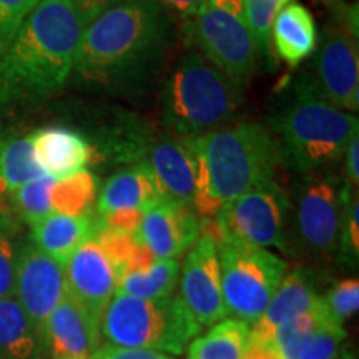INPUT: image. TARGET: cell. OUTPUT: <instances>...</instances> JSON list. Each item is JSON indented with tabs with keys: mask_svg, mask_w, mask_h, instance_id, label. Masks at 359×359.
Here are the masks:
<instances>
[{
	"mask_svg": "<svg viewBox=\"0 0 359 359\" xmlns=\"http://www.w3.org/2000/svg\"><path fill=\"white\" fill-rule=\"evenodd\" d=\"M107 0H40L0 60V102L39 100L70 77L83 30Z\"/></svg>",
	"mask_w": 359,
	"mask_h": 359,
	"instance_id": "obj_1",
	"label": "cell"
},
{
	"mask_svg": "<svg viewBox=\"0 0 359 359\" xmlns=\"http://www.w3.org/2000/svg\"><path fill=\"white\" fill-rule=\"evenodd\" d=\"M170 17L158 0H122L83 30L74 70L87 82L125 85L142 79L163 53Z\"/></svg>",
	"mask_w": 359,
	"mask_h": 359,
	"instance_id": "obj_2",
	"label": "cell"
},
{
	"mask_svg": "<svg viewBox=\"0 0 359 359\" xmlns=\"http://www.w3.org/2000/svg\"><path fill=\"white\" fill-rule=\"evenodd\" d=\"M185 140L196 161L190 206L201 218H215L251 188L276 180L283 165L275 135L257 122L228 125Z\"/></svg>",
	"mask_w": 359,
	"mask_h": 359,
	"instance_id": "obj_3",
	"label": "cell"
},
{
	"mask_svg": "<svg viewBox=\"0 0 359 359\" xmlns=\"http://www.w3.org/2000/svg\"><path fill=\"white\" fill-rule=\"evenodd\" d=\"M358 127L356 115L326 102L309 80L296 87L271 118L283 165L303 175L325 172L338 163Z\"/></svg>",
	"mask_w": 359,
	"mask_h": 359,
	"instance_id": "obj_4",
	"label": "cell"
},
{
	"mask_svg": "<svg viewBox=\"0 0 359 359\" xmlns=\"http://www.w3.org/2000/svg\"><path fill=\"white\" fill-rule=\"evenodd\" d=\"M243 103V85L198 52L180 60L163 92V122L175 137L193 138L231 122Z\"/></svg>",
	"mask_w": 359,
	"mask_h": 359,
	"instance_id": "obj_5",
	"label": "cell"
},
{
	"mask_svg": "<svg viewBox=\"0 0 359 359\" xmlns=\"http://www.w3.org/2000/svg\"><path fill=\"white\" fill-rule=\"evenodd\" d=\"M201 331L180 294L135 298L115 293L100 321L107 343L182 354Z\"/></svg>",
	"mask_w": 359,
	"mask_h": 359,
	"instance_id": "obj_6",
	"label": "cell"
},
{
	"mask_svg": "<svg viewBox=\"0 0 359 359\" xmlns=\"http://www.w3.org/2000/svg\"><path fill=\"white\" fill-rule=\"evenodd\" d=\"M183 32L188 45L236 83L245 85L257 72L259 53L243 0H203L183 19Z\"/></svg>",
	"mask_w": 359,
	"mask_h": 359,
	"instance_id": "obj_7",
	"label": "cell"
},
{
	"mask_svg": "<svg viewBox=\"0 0 359 359\" xmlns=\"http://www.w3.org/2000/svg\"><path fill=\"white\" fill-rule=\"evenodd\" d=\"M217 248L228 314L251 326L276 293L288 263L268 248L228 236Z\"/></svg>",
	"mask_w": 359,
	"mask_h": 359,
	"instance_id": "obj_8",
	"label": "cell"
},
{
	"mask_svg": "<svg viewBox=\"0 0 359 359\" xmlns=\"http://www.w3.org/2000/svg\"><path fill=\"white\" fill-rule=\"evenodd\" d=\"M351 195L353 188L341 185L334 175H304L294 203V230L304 248L323 258L338 251L341 223Z\"/></svg>",
	"mask_w": 359,
	"mask_h": 359,
	"instance_id": "obj_9",
	"label": "cell"
},
{
	"mask_svg": "<svg viewBox=\"0 0 359 359\" xmlns=\"http://www.w3.org/2000/svg\"><path fill=\"white\" fill-rule=\"evenodd\" d=\"M290 210L291 205L285 190L276 180H271L224 205L215 218L228 238L262 248L286 251Z\"/></svg>",
	"mask_w": 359,
	"mask_h": 359,
	"instance_id": "obj_10",
	"label": "cell"
},
{
	"mask_svg": "<svg viewBox=\"0 0 359 359\" xmlns=\"http://www.w3.org/2000/svg\"><path fill=\"white\" fill-rule=\"evenodd\" d=\"M330 27L316 62L313 87L320 95L344 111L359 109V52L358 39L343 25Z\"/></svg>",
	"mask_w": 359,
	"mask_h": 359,
	"instance_id": "obj_11",
	"label": "cell"
},
{
	"mask_svg": "<svg viewBox=\"0 0 359 359\" xmlns=\"http://www.w3.org/2000/svg\"><path fill=\"white\" fill-rule=\"evenodd\" d=\"M180 288V298L201 327L213 326L228 318L223 299L218 248L210 236L200 235L195 245L188 250L182 266Z\"/></svg>",
	"mask_w": 359,
	"mask_h": 359,
	"instance_id": "obj_12",
	"label": "cell"
},
{
	"mask_svg": "<svg viewBox=\"0 0 359 359\" xmlns=\"http://www.w3.org/2000/svg\"><path fill=\"white\" fill-rule=\"evenodd\" d=\"M67 293L64 264L27 245L15 262L13 294L42 338L43 323Z\"/></svg>",
	"mask_w": 359,
	"mask_h": 359,
	"instance_id": "obj_13",
	"label": "cell"
},
{
	"mask_svg": "<svg viewBox=\"0 0 359 359\" xmlns=\"http://www.w3.org/2000/svg\"><path fill=\"white\" fill-rule=\"evenodd\" d=\"M100 321L69 291L43 323V346L52 359H87L100 348Z\"/></svg>",
	"mask_w": 359,
	"mask_h": 359,
	"instance_id": "obj_14",
	"label": "cell"
},
{
	"mask_svg": "<svg viewBox=\"0 0 359 359\" xmlns=\"http://www.w3.org/2000/svg\"><path fill=\"white\" fill-rule=\"evenodd\" d=\"M67 291L98 321L115 294V268L95 238L79 246L64 264Z\"/></svg>",
	"mask_w": 359,
	"mask_h": 359,
	"instance_id": "obj_15",
	"label": "cell"
},
{
	"mask_svg": "<svg viewBox=\"0 0 359 359\" xmlns=\"http://www.w3.org/2000/svg\"><path fill=\"white\" fill-rule=\"evenodd\" d=\"M200 236V218L190 205L163 201L143 215L138 238L156 259H177Z\"/></svg>",
	"mask_w": 359,
	"mask_h": 359,
	"instance_id": "obj_16",
	"label": "cell"
},
{
	"mask_svg": "<svg viewBox=\"0 0 359 359\" xmlns=\"http://www.w3.org/2000/svg\"><path fill=\"white\" fill-rule=\"evenodd\" d=\"M142 163L148 165L165 201L191 205L196 161L185 138L175 135L151 138Z\"/></svg>",
	"mask_w": 359,
	"mask_h": 359,
	"instance_id": "obj_17",
	"label": "cell"
},
{
	"mask_svg": "<svg viewBox=\"0 0 359 359\" xmlns=\"http://www.w3.org/2000/svg\"><path fill=\"white\" fill-rule=\"evenodd\" d=\"M39 167L53 180L85 172L95 160V148L82 133L65 127H47L29 135Z\"/></svg>",
	"mask_w": 359,
	"mask_h": 359,
	"instance_id": "obj_18",
	"label": "cell"
},
{
	"mask_svg": "<svg viewBox=\"0 0 359 359\" xmlns=\"http://www.w3.org/2000/svg\"><path fill=\"white\" fill-rule=\"evenodd\" d=\"M320 299L316 280L308 269L296 268L286 273L276 293L269 299L262 316L250 327L248 341H268L286 321L306 311Z\"/></svg>",
	"mask_w": 359,
	"mask_h": 359,
	"instance_id": "obj_19",
	"label": "cell"
},
{
	"mask_svg": "<svg viewBox=\"0 0 359 359\" xmlns=\"http://www.w3.org/2000/svg\"><path fill=\"white\" fill-rule=\"evenodd\" d=\"M163 201L148 165L137 163L107 180L97 196V212L107 215L118 210H140L147 213Z\"/></svg>",
	"mask_w": 359,
	"mask_h": 359,
	"instance_id": "obj_20",
	"label": "cell"
},
{
	"mask_svg": "<svg viewBox=\"0 0 359 359\" xmlns=\"http://www.w3.org/2000/svg\"><path fill=\"white\" fill-rule=\"evenodd\" d=\"M98 218L92 215H50L32 224V241L40 251L65 264L80 245L95 236Z\"/></svg>",
	"mask_w": 359,
	"mask_h": 359,
	"instance_id": "obj_21",
	"label": "cell"
},
{
	"mask_svg": "<svg viewBox=\"0 0 359 359\" xmlns=\"http://www.w3.org/2000/svg\"><path fill=\"white\" fill-rule=\"evenodd\" d=\"M271 39L276 55L290 67H298L316 50L318 32L311 12L302 4H288L273 22Z\"/></svg>",
	"mask_w": 359,
	"mask_h": 359,
	"instance_id": "obj_22",
	"label": "cell"
},
{
	"mask_svg": "<svg viewBox=\"0 0 359 359\" xmlns=\"http://www.w3.org/2000/svg\"><path fill=\"white\" fill-rule=\"evenodd\" d=\"M43 341L19 302L0 299V359H42Z\"/></svg>",
	"mask_w": 359,
	"mask_h": 359,
	"instance_id": "obj_23",
	"label": "cell"
},
{
	"mask_svg": "<svg viewBox=\"0 0 359 359\" xmlns=\"http://www.w3.org/2000/svg\"><path fill=\"white\" fill-rule=\"evenodd\" d=\"M250 326L240 320H222L203 336L191 339L187 359H241Z\"/></svg>",
	"mask_w": 359,
	"mask_h": 359,
	"instance_id": "obj_24",
	"label": "cell"
},
{
	"mask_svg": "<svg viewBox=\"0 0 359 359\" xmlns=\"http://www.w3.org/2000/svg\"><path fill=\"white\" fill-rule=\"evenodd\" d=\"M178 278L180 266L177 259H156L147 271L128 273L116 278L115 293L135 298H163L173 294Z\"/></svg>",
	"mask_w": 359,
	"mask_h": 359,
	"instance_id": "obj_25",
	"label": "cell"
},
{
	"mask_svg": "<svg viewBox=\"0 0 359 359\" xmlns=\"http://www.w3.org/2000/svg\"><path fill=\"white\" fill-rule=\"evenodd\" d=\"M42 175L29 137L0 135V177L6 180L8 191Z\"/></svg>",
	"mask_w": 359,
	"mask_h": 359,
	"instance_id": "obj_26",
	"label": "cell"
},
{
	"mask_svg": "<svg viewBox=\"0 0 359 359\" xmlns=\"http://www.w3.org/2000/svg\"><path fill=\"white\" fill-rule=\"evenodd\" d=\"M52 212L64 215H88L98 196V178L80 172L65 180H55L50 187Z\"/></svg>",
	"mask_w": 359,
	"mask_h": 359,
	"instance_id": "obj_27",
	"label": "cell"
},
{
	"mask_svg": "<svg viewBox=\"0 0 359 359\" xmlns=\"http://www.w3.org/2000/svg\"><path fill=\"white\" fill-rule=\"evenodd\" d=\"M325 309V299L320 296V299L311 308L299 313L293 320L286 321L285 325L278 327L273 341H275L283 359H299V353H302L304 343L314 331V327L318 326V323L321 321Z\"/></svg>",
	"mask_w": 359,
	"mask_h": 359,
	"instance_id": "obj_28",
	"label": "cell"
},
{
	"mask_svg": "<svg viewBox=\"0 0 359 359\" xmlns=\"http://www.w3.org/2000/svg\"><path fill=\"white\" fill-rule=\"evenodd\" d=\"M293 0H243L246 20L259 58L271 62V27L276 15Z\"/></svg>",
	"mask_w": 359,
	"mask_h": 359,
	"instance_id": "obj_29",
	"label": "cell"
},
{
	"mask_svg": "<svg viewBox=\"0 0 359 359\" xmlns=\"http://www.w3.org/2000/svg\"><path fill=\"white\" fill-rule=\"evenodd\" d=\"M53 180L48 175L30 180L15 190H12V203L15 206L17 213L20 215L22 219L32 226L34 223L52 213L50 206V187L53 185Z\"/></svg>",
	"mask_w": 359,
	"mask_h": 359,
	"instance_id": "obj_30",
	"label": "cell"
},
{
	"mask_svg": "<svg viewBox=\"0 0 359 359\" xmlns=\"http://www.w3.org/2000/svg\"><path fill=\"white\" fill-rule=\"evenodd\" d=\"M346 330L331 316L327 308L299 353V359H339Z\"/></svg>",
	"mask_w": 359,
	"mask_h": 359,
	"instance_id": "obj_31",
	"label": "cell"
},
{
	"mask_svg": "<svg viewBox=\"0 0 359 359\" xmlns=\"http://www.w3.org/2000/svg\"><path fill=\"white\" fill-rule=\"evenodd\" d=\"M338 258L341 263L348 264V268H358L359 262V201L358 193L354 191L348 198L344 208L343 223H341L339 241H338Z\"/></svg>",
	"mask_w": 359,
	"mask_h": 359,
	"instance_id": "obj_32",
	"label": "cell"
},
{
	"mask_svg": "<svg viewBox=\"0 0 359 359\" xmlns=\"http://www.w3.org/2000/svg\"><path fill=\"white\" fill-rule=\"evenodd\" d=\"M40 0H0V60Z\"/></svg>",
	"mask_w": 359,
	"mask_h": 359,
	"instance_id": "obj_33",
	"label": "cell"
},
{
	"mask_svg": "<svg viewBox=\"0 0 359 359\" xmlns=\"http://www.w3.org/2000/svg\"><path fill=\"white\" fill-rule=\"evenodd\" d=\"M327 311L336 321L344 325L353 316H356L359 309V281L358 278H348L336 283L326 296H323Z\"/></svg>",
	"mask_w": 359,
	"mask_h": 359,
	"instance_id": "obj_34",
	"label": "cell"
},
{
	"mask_svg": "<svg viewBox=\"0 0 359 359\" xmlns=\"http://www.w3.org/2000/svg\"><path fill=\"white\" fill-rule=\"evenodd\" d=\"M15 250L6 233L0 231V299L12 298L15 288Z\"/></svg>",
	"mask_w": 359,
	"mask_h": 359,
	"instance_id": "obj_35",
	"label": "cell"
},
{
	"mask_svg": "<svg viewBox=\"0 0 359 359\" xmlns=\"http://www.w3.org/2000/svg\"><path fill=\"white\" fill-rule=\"evenodd\" d=\"M143 215L145 213L140 212V210H118V212L98 215V224L130 233V235H138Z\"/></svg>",
	"mask_w": 359,
	"mask_h": 359,
	"instance_id": "obj_36",
	"label": "cell"
},
{
	"mask_svg": "<svg viewBox=\"0 0 359 359\" xmlns=\"http://www.w3.org/2000/svg\"><path fill=\"white\" fill-rule=\"evenodd\" d=\"M90 359H173L165 353L154 351V349L145 348H123L114 346L107 343L105 346L98 348Z\"/></svg>",
	"mask_w": 359,
	"mask_h": 359,
	"instance_id": "obj_37",
	"label": "cell"
},
{
	"mask_svg": "<svg viewBox=\"0 0 359 359\" xmlns=\"http://www.w3.org/2000/svg\"><path fill=\"white\" fill-rule=\"evenodd\" d=\"M241 359H283L280 351H278L275 341H248Z\"/></svg>",
	"mask_w": 359,
	"mask_h": 359,
	"instance_id": "obj_38",
	"label": "cell"
},
{
	"mask_svg": "<svg viewBox=\"0 0 359 359\" xmlns=\"http://www.w3.org/2000/svg\"><path fill=\"white\" fill-rule=\"evenodd\" d=\"M346 178L348 183L354 190H358V182H359V133L356 137H353V140L348 143L346 151Z\"/></svg>",
	"mask_w": 359,
	"mask_h": 359,
	"instance_id": "obj_39",
	"label": "cell"
},
{
	"mask_svg": "<svg viewBox=\"0 0 359 359\" xmlns=\"http://www.w3.org/2000/svg\"><path fill=\"white\" fill-rule=\"evenodd\" d=\"M163 2L172 7L173 11H177L183 19H187V17H190L200 7V4L203 0H163Z\"/></svg>",
	"mask_w": 359,
	"mask_h": 359,
	"instance_id": "obj_40",
	"label": "cell"
},
{
	"mask_svg": "<svg viewBox=\"0 0 359 359\" xmlns=\"http://www.w3.org/2000/svg\"><path fill=\"white\" fill-rule=\"evenodd\" d=\"M7 191H8V188H7V183H6V180H4L2 177H0V196H4V195H6Z\"/></svg>",
	"mask_w": 359,
	"mask_h": 359,
	"instance_id": "obj_41",
	"label": "cell"
},
{
	"mask_svg": "<svg viewBox=\"0 0 359 359\" xmlns=\"http://www.w3.org/2000/svg\"><path fill=\"white\" fill-rule=\"evenodd\" d=\"M107 2H109V6H114V4H118V2H122V0H107Z\"/></svg>",
	"mask_w": 359,
	"mask_h": 359,
	"instance_id": "obj_42",
	"label": "cell"
},
{
	"mask_svg": "<svg viewBox=\"0 0 359 359\" xmlns=\"http://www.w3.org/2000/svg\"><path fill=\"white\" fill-rule=\"evenodd\" d=\"M348 359H351V358H348Z\"/></svg>",
	"mask_w": 359,
	"mask_h": 359,
	"instance_id": "obj_43",
	"label": "cell"
},
{
	"mask_svg": "<svg viewBox=\"0 0 359 359\" xmlns=\"http://www.w3.org/2000/svg\"><path fill=\"white\" fill-rule=\"evenodd\" d=\"M87 359H90V358H87Z\"/></svg>",
	"mask_w": 359,
	"mask_h": 359,
	"instance_id": "obj_44",
	"label": "cell"
}]
</instances>
